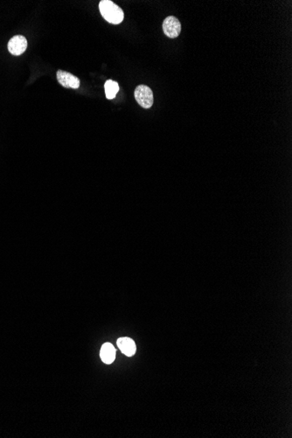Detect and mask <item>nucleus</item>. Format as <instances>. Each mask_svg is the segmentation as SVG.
<instances>
[{
    "instance_id": "obj_1",
    "label": "nucleus",
    "mask_w": 292,
    "mask_h": 438,
    "mask_svg": "<svg viewBox=\"0 0 292 438\" xmlns=\"http://www.w3.org/2000/svg\"><path fill=\"white\" fill-rule=\"evenodd\" d=\"M100 13L109 23L118 25L124 18L123 11L110 0H102L99 4Z\"/></svg>"
},
{
    "instance_id": "obj_7",
    "label": "nucleus",
    "mask_w": 292,
    "mask_h": 438,
    "mask_svg": "<svg viewBox=\"0 0 292 438\" xmlns=\"http://www.w3.org/2000/svg\"><path fill=\"white\" fill-rule=\"evenodd\" d=\"M100 357L105 364L110 365L111 363H113L116 358V349L112 344L110 343L103 344L100 351Z\"/></svg>"
},
{
    "instance_id": "obj_6",
    "label": "nucleus",
    "mask_w": 292,
    "mask_h": 438,
    "mask_svg": "<svg viewBox=\"0 0 292 438\" xmlns=\"http://www.w3.org/2000/svg\"><path fill=\"white\" fill-rule=\"evenodd\" d=\"M116 343H117L118 347H119L121 352H123V354H125L126 356H129V357L135 354L136 350V344H135V341H134L132 339L126 338V337H123V338H120V339H118V340H117Z\"/></svg>"
},
{
    "instance_id": "obj_3",
    "label": "nucleus",
    "mask_w": 292,
    "mask_h": 438,
    "mask_svg": "<svg viewBox=\"0 0 292 438\" xmlns=\"http://www.w3.org/2000/svg\"><path fill=\"white\" fill-rule=\"evenodd\" d=\"M163 31L168 38L175 39L181 33V24L174 16L166 17L163 22Z\"/></svg>"
},
{
    "instance_id": "obj_8",
    "label": "nucleus",
    "mask_w": 292,
    "mask_h": 438,
    "mask_svg": "<svg viewBox=\"0 0 292 438\" xmlns=\"http://www.w3.org/2000/svg\"><path fill=\"white\" fill-rule=\"evenodd\" d=\"M104 90L108 99H114L116 97V94L119 91V85L116 82L112 80L107 81L104 84Z\"/></svg>"
},
{
    "instance_id": "obj_2",
    "label": "nucleus",
    "mask_w": 292,
    "mask_h": 438,
    "mask_svg": "<svg viewBox=\"0 0 292 438\" xmlns=\"http://www.w3.org/2000/svg\"><path fill=\"white\" fill-rule=\"evenodd\" d=\"M135 98L137 103L143 109H150L153 105V92L149 87L146 85H139L136 88Z\"/></svg>"
},
{
    "instance_id": "obj_5",
    "label": "nucleus",
    "mask_w": 292,
    "mask_h": 438,
    "mask_svg": "<svg viewBox=\"0 0 292 438\" xmlns=\"http://www.w3.org/2000/svg\"><path fill=\"white\" fill-rule=\"evenodd\" d=\"M27 40L22 35L13 37L8 42V50L13 55H20L27 50Z\"/></svg>"
},
{
    "instance_id": "obj_4",
    "label": "nucleus",
    "mask_w": 292,
    "mask_h": 438,
    "mask_svg": "<svg viewBox=\"0 0 292 438\" xmlns=\"http://www.w3.org/2000/svg\"><path fill=\"white\" fill-rule=\"evenodd\" d=\"M57 80L61 86L66 89L77 90L80 87L79 78L75 77L71 73H68L63 70H58L56 74Z\"/></svg>"
}]
</instances>
